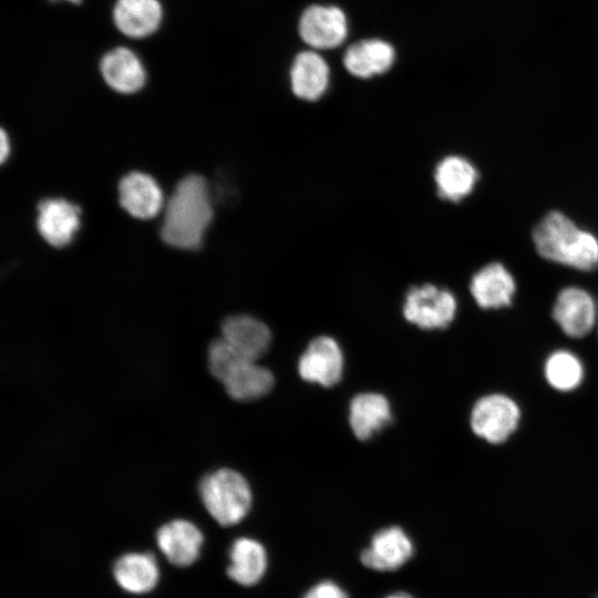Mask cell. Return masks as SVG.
Here are the masks:
<instances>
[{"label":"cell","instance_id":"1","mask_svg":"<svg viewBox=\"0 0 598 598\" xmlns=\"http://www.w3.org/2000/svg\"><path fill=\"white\" fill-rule=\"evenodd\" d=\"M213 219V204L208 185L199 175L179 181L166 205L162 239L181 249H197Z\"/></svg>","mask_w":598,"mask_h":598},{"label":"cell","instance_id":"2","mask_svg":"<svg viewBox=\"0 0 598 598\" xmlns=\"http://www.w3.org/2000/svg\"><path fill=\"white\" fill-rule=\"evenodd\" d=\"M533 239L545 259L590 271L598 267V239L560 212L548 213L535 227Z\"/></svg>","mask_w":598,"mask_h":598},{"label":"cell","instance_id":"3","mask_svg":"<svg viewBox=\"0 0 598 598\" xmlns=\"http://www.w3.org/2000/svg\"><path fill=\"white\" fill-rule=\"evenodd\" d=\"M198 493L209 515L221 526L239 523L249 512L252 501L247 480L231 468L206 474Z\"/></svg>","mask_w":598,"mask_h":598},{"label":"cell","instance_id":"4","mask_svg":"<svg viewBox=\"0 0 598 598\" xmlns=\"http://www.w3.org/2000/svg\"><path fill=\"white\" fill-rule=\"evenodd\" d=\"M457 302L454 295L432 283L412 287L403 302V316L423 330L445 329L454 320Z\"/></svg>","mask_w":598,"mask_h":598},{"label":"cell","instance_id":"5","mask_svg":"<svg viewBox=\"0 0 598 598\" xmlns=\"http://www.w3.org/2000/svg\"><path fill=\"white\" fill-rule=\"evenodd\" d=\"M519 420V406L502 393L480 398L471 412L472 431L491 444L505 442L516 431Z\"/></svg>","mask_w":598,"mask_h":598},{"label":"cell","instance_id":"6","mask_svg":"<svg viewBox=\"0 0 598 598\" xmlns=\"http://www.w3.org/2000/svg\"><path fill=\"white\" fill-rule=\"evenodd\" d=\"M343 364L339 343L331 337L319 336L309 342L300 355L298 372L305 381L329 388L340 381Z\"/></svg>","mask_w":598,"mask_h":598},{"label":"cell","instance_id":"7","mask_svg":"<svg viewBox=\"0 0 598 598\" xmlns=\"http://www.w3.org/2000/svg\"><path fill=\"white\" fill-rule=\"evenodd\" d=\"M553 318L566 336L582 338L592 330L598 319V308L586 290L567 287L557 296Z\"/></svg>","mask_w":598,"mask_h":598},{"label":"cell","instance_id":"8","mask_svg":"<svg viewBox=\"0 0 598 598\" xmlns=\"http://www.w3.org/2000/svg\"><path fill=\"white\" fill-rule=\"evenodd\" d=\"M347 33V18L337 7L311 6L301 14L299 34L312 48H337L346 40Z\"/></svg>","mask_w":598,"mask_h":598},{"label":"cell","instance_id":"9","mask_svg":"<svg viewBox=\"0 0 598 598\" xmlns=\"http://www.w3.org/2000/svg\"><path fill=\"white\" fill-rule=\"evenodd\" d=\"M413 554V544L398 526L379 530L361 553L362 564L379 571H391L403 566Z\"/></svg>","mask_w":598,"mask_h":598},{"label":"cell","instance_id":"10","mask_svg":"<svg viewBox=\"0 0 598 598\" xmlns=\"http://www.w3.org/2000/svg\"><path fill=\"white\" fill-rule=\"evenodd\" d=\"M156 542L169 563L186 567L198 558L204 536L192 522L174 519L159 527Z\"/></svg>","mask_w":598,"mask_h":598},{"label":"cell","instance_id":"11","mask_svg":"<svg viewBox=\"0 0 598 598\" xmlns=\"http://www.w3.org/2000/svg\"><path fill=\"white\" fill-rule=\"evenodd\" d=\"M223 338L243 357L258 360L271 344V332L261 320L248 316L236 315L226 318L221 323Z\"/></svg>","mask_w":598,"mask_h":598},{"label":"cell","instance_id":"12","mask_svg":"<svg viewBox=\"0 0 598 598\" xmlns=\"http://www.w3.org/2000/svg\"><path fill=\"white\" fill-rule=\"evenodd\" d=\"M38 210L37 226L42 238L54 247L69 244L80 225V208L65 199H45Z\"/></svg>","mask_w":598,"mask_h":598},{"label":"cell","instance_id":"13","mask_svg":"<svg viewBox=\"0 0 598 598\" xmlns=\"http://www.w3.org/2000/svg\"><path fill=\"white\" fill-rule=\"evenodd\" d=\"M471 293L483 309H498L512 305L516 285L511 272L499 262L484 266L471 279Z\"/></svg>","mask_w":598,"mask_h":598},{"label":"cell","instance_id":"14","mask_svg":"<svg viewBox=\"0 0 598 598\" xmlns=\"http://www.w3.org/2000/svg\"><path fill=\"white\" fill-rule=\"evenodd\" d=\"M227 394L240 402L257 400L268 394L275 384L271 371L256 360L241 358L220 381Z\"/></svg>","mask_w":598,"mask_h":598},{"label":"cell","instance_id":"15","mask_svg":"<svg viewBox=\"0 0 598 598\" xmlns=\"http://www.w3.org/2000/svg\"><path fill=\"white\" fill-rule=\"evenodd\" d=\"M121 206L132 216L148 219L157 215L163 195L155 179L140 172L124 176L118 184Z\"/></svg>","mask_w":598,"mask_h":598},{"label":"cell","instance_id":"16","mask_svg":"<svg viewBox=\"0 0 598 598\" xmlns=\"http://www.w3.org/2000/svg\"><path fill=\"white\" fill-rule=\"evenodd\" d=\"M100 70L106 84L120 93H134L143 87L146 80L141 60L124 47L105 53Z\"/></svg>","mask_w":598,"mask_h":598},{"label":"cell","instance_id":"17","mask_svg":"<svg viewBox=\"0 0 598 598\" xmlns=\"http://www.w3.org/2000/svg\"><path fill=\"white\" fill-rule=\"evenodd\" d=\"M478 173L466 158L450 155L442 158L434 171V182L441 198L457 203L468 196L476 185Z\"/></svg>","mask_w":598,"mask_h":598},{"label":"cell","instance_id":"18","mask_svg":"<svg viewBox=\"0 0 598 598\" xmlns=\"http://www.w3.org/2000/svg\"><path fill=\"white\" fill-rule=\"evenodd\" d=\"M158 0H117L113 18L116 28L130 38H144L154 33L162 21Z\"/></svg>","mask_w":598,"mask_h":598},{"label":"cell","instance_id":"19","mask_svg":"<svg viewBox=\"0 0 598 598\" xmlns=\"http://www.w3.org/2000/svg\"><path fill=\"white\" fill-rule=\"evenodd\" d=\"M388 399L374 392L357 394L349 405V423L361 441L369 440L391 421Z\"/></svg>","mask_w":598,"mask_h":598},{"label":"cell","instance_id":"20","mask_svg":"<svg viewBox=\"0 0 598 598\" xmlns=\"http://www.w3.org/2000/svg\"><path fill=\"white\" fill-rule=\"evenodd\" d=\"M290 82L293 94L306 101L319 100L328 89L329 66L316 52L299 53L291 66Z\"/></svg>","mask_w":598,"mask_h":598},{"label":"cell","instance_id":"21","mask_svg":"<svg viewBox=\"0 0 598 598\" xmlns=\"http://www.w3.org/2000/svg\"><path fill=\"white\" fill-rule=\"evenodd\" d=\"M395 52L388 42L363 40L348 48L343 56L346 69L354 76L368 79L386 72L394 62Z\"/></svg>","mask_w":598,"mask_h":598},{"label":"cell","instance_id":"22","mask_svg":"<svg viewBox=\"0 0 598 598\" xmlns=\"http://www.w3.org/2000/svg\"><path fill=\"white\" fill-rule=\"evenodd\" d=\"M113 573L116 582L132 594L151 591L159 579L156 559L150 553H128L121 556Z\"/></svg>","mask_w":598,"mask_h":598},{"label":"cell","instance_id":"23","mask_svg":"<svg viewBox=\"0 0 598 598\" xmlns=\"http://www.w3.org/2000/svg\"><path fill=\"white\" fill-rule=\"evenodd\" d=\"M229 558L227 575L243 586L257 584L267 568V554L264 546L248 537H240L233 543Z\"/></svg>","mask_w":598,"mask_h":598},{"label":"cell","instance_id":"24","mask_svg":"<svg viewBox=\"0 0 598 598\" xmlns=\"http://www.w3.org/2000/svg\"><path fill=\"white\" fill-rule=\"evenodd\" d=\"M544 374L553 389L568 392L577 389L582 382L584 365L575 353L557 350L546 359Z\"/></svg>","mask_w":598,"mask_h":598},{"label":"cell","instance_id":"25","mask_svg":"<svg viewBox=\"0 0 598 598\" xmlns=\"http://www.w3.org/2000/svg\"><path fill=\"white\" fill-rule=\"evenodd\" d=\"M243 357L230 343H228L223 337L214 340L207 352L208 369L212 375L221 381L227 372L241 359Z\"/></svg>","mask_w":598,"mask_h":598},{"label":"cell","instance_id":"26","mask_svg":"<svg viewBox=\"0 0 598 598\" xmlns=\"http://www.w3.org/2000/svg\"><path fill=\"white\" fill-rule=\"evenodd\" d=\"M303 598H349L337 584L326 580L313 586Z\"/></svg>","mask_w":598,"mask_h":598},{"label":"cell","instance_id":"27","mask_svg":"<svg viewBox=\"0 0 598 598\" xmlns=\"http://www.w3.org/2000/svg\"><path fill=\"white\" fill-rule=\"evenodd\" d=\"M9 150H10V146H9V142H8V136L6 134V132L2 130L1 131V140H0V158H1V162H4L8 154H9Z\"/></svg>","mask_w":598,"mask_h":598},{"label":"cell","instance_id":"28","mask_svg":"<svg viewBox=\"0 0 598 598\" xmlns=\"http://www.w3.org/2000/svg\"><path fill=\"white\" fill-rule=\"evenodd\" d=\"M385 598H413L412 596H410L409 594H405V592H396V594H393V595H390Z\"/></svg>","mask_w":598,"mask_h":598},{"label":"cell","instance_id":"29","mask_svg":"<svg viewBox=\"0 0 598 598\" xmlns=\"http://www.w3.org/2000/svg\"><path fill=\"white\" fill-rule=\"evenodd\" d=\"M53 1H54V0H53ZM66 1H69V2H71V3H76V4H78V3H80L82 0H66Z\"/></svg>","mask_w":598,"mask_h":598},{"label":"cell","instance_id":"30","mask_svg":"<svg viewBox=\"0 0 598 598\" xmlns=\"http://www.w3.org/2000/svg\"><path fill=\"white\" fill-rule=\"evenodd\" d=\"M596 598H598V596Z\"/></svg>","mask_w":598,"mask_h":598}]
</instances>
